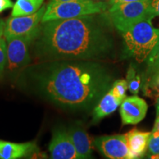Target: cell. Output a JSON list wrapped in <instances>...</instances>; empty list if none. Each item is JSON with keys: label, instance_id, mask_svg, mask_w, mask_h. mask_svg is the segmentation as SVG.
I'll return each instance as SVG.
<instances>
[{"label": "cell", "instance_id": "1", "mask_svg": "<svg viewBox=\"0 0 159 159\" xmlns=\"http://www.w3.org/2000/svg\"><path fill=\"white\" fill-rule=\"evenodd\" d=\"M35 90L47 100L69 110L95 107L112 86V77L95 61H45L33 67Z\"/></svg>", "mask_w": 159, "mask_h": 159}, {"label": "cell", "instance_id": "2", "mask_svg": "<svg viewBox=\"0 0 159 159\" xmlns=\"http://www.w3.org/2000/svg\"><path fill=\"white\" fill-rule=\"evenodd\" d=\"M104 13L41 23L31 45L36 58L98 61L110 56L114 39Z\"/></svg>", "mask_w": 159, "mask_h": 159}, {"label": "cell", "instance_id": "3", "mask_svg": "<svg viewBox=\"0 0 159 159\" xmlns=\"http://www.w3.org/2000/svg\"><path fill=\"white\" fill-rule=\"evenodd\" d=\"M146 19L122 32L125 52L138 63L146 61L159 41V28H155L151 20Z\"/></svg>", "mask_w": 159, "mask_h": 159}, {"label": "cell", "instance_id": "4", "mask_svg": "<svg viewBox=\"0 0 159 159\" xmlns=\"http://www.w3.org/2000/svg\"><path fill=\"white\" fill-rule=\"evenodd\" d=\"M111 6L108 2L94 0H75L47 5L41 23L52 20L67 19L85 15L105 13Z\"/></svg>", "mask_w": 159, "mask_h": 159}, {"label": "cell", "instance_id": "5", "mask_svg": "<svg viewBox=\"0 0 159 159\" xmlns=\"http://www.w3.org/2000/svg\"><path fill=\"white\" fill-rule=\"evenodd\" d=\"M151 1L133 2L111 5L108 17L111 23L120 33L128 30L139 21L153 19L155 16L150 7Z\"/></svg>", "mask_w": 159, "mask_h": 159}, {"label": "cell", "instance_id": "6", "mask_svg": "<svg viewBox=\"0 0 159 159\" xmlns=\"http://www.w3.org/2000/svg\"><path fill=\"white\" fill-rule=\"evenodd\" d=\"M39 30L33 34L17 36L6 40L7 42V68L10 70L22 68L30 62L31 57L30 52L31 45L36 37Z\"/></svg>", "mask_w": 159, "mask_h": 159}, {"label": "cell", "instance_id": "7", "mask_svg": "<svg viewBox=\"0 0 159 159\" xmlns=\"http://www.w3.org/2000/svg\"><path fill=\"white\" fill-rule=\"evenodd\" d=\"M46 9L47 5H43L33 14L9 18L6 21L4 30V36L6 40L36 33L39 29V23L41 22Z\"/></svg>", "mask_w": 159, "mask_h": 159}, {"label": "cell", "instance_id": "8", "mask_svg": "<svg viewBox=\"0 0 159 159\" xmlns=\"http://www.w3.org/2000/svg\"><path fill=\"white\" fill-rule=\"evenodd\" d=\"M94 145L103 156L111 159H133L125 134L97 137Z\"/></svg>", "mask_w": 159, "mask_h": 159}, {"label": "cell", "instance_id": "9", "mask_svg": "<svg viewBox=\"0 0 159 159\" xmlns=\"http://www.w3.org/2000/svg\"><path fill=\"white\" fill-rule=\"evenodd\" d=\"M50 158L53 159H77V154L68 130L63 128H56L49 146Z\"/></svg>", "mask_w": 159, "mask_h": 159}, {"label": "cell", "instance_id": "10", "mask_svg": "<svg viewBox=\"0 0 159 159\" xmlns=\"http://www.w3.org/2000/svg\"><path fill=\"white\" fill-rule=\"evenodd\" d=\"M146 101L138 96L126 97L121 104L119 113L123 125H136L142 121L148 112Z\"/></svg>", "mask_w": 159, "mask_h": 159}, {"label": "cell", "instance_id": "11", "mask_svg": "<svg viewBox=\"0 0 159 159\" xmlns=\"http://www.w3.org/2000/svg\"><path fill=\"white\" fill-rule=\"evenodd\" d=\"M39 150L35 142L14 143L0 140V159L27 158Z\"/></svg>", "mask_w": 159, "mask_h": 159}, {"label": "cell", "instance_id": "12", "mask_svg": "<svg viewBox=\"0 0 159 159\" xmlns=\"http://www.w3.org/2000/svg\"><path fill=\"white\" fill-rule=\"evenodd\" d=\"M68 133L76 148L79 158H91L94 141L91 140L85 129L80 125H74L69 129Z\"/></svg>", "mask_w": 159, "mask_h": 159}, {"label": "cell", "instance_id": "13", "mask_svg": "<svg viewBox=\"0 0 159 159\" xmlns=\"http://www.w3.org/2000/svg\"><path fill=\"white\" fill-rule=\"evenodd\" d=\"M151 136L150 132H143L134 128L125 134L128 148L134 158H142L146 153Z\"/></svg>", "mask_w": 159, "mask_h": 159}, {"label": "cell", "instance_id": "14", "mask_svg": "<svg viewBox=\"0 0 159 159\" xmlns=\"http://www.w3.org/2000/svg\"><path fill=\"white\" fill-rule=\"evenodd\" d=\"M122 99L118 98L113 93L112 89L101 98L99 102L96 105L93 111V119L94 122H97L105 116H109L116 110L117 108L122 104Z\"/></svg>", "mask_w": 159, "mask_h": 159}, {"label": "cell", "instance_id": "15", "mask_svg": "<svg viewBox=\"0 0 159 159\" xmlns=\"http://www.w3.org/2000/svg\"><path fill=\"white\" fill-rule=\"evenodd\" d=\"M43 2L44 0H16L13 7L11 16L33 14L42 7Z\"/></svg>", "mask_w": 159, "mask_h": 159}, {"label": "cell", "instance_id": "16", "mask_svg": "<svg viewBox=\"0 0 159 159\" xmlns=\"http://www.w3.org/2000/svg\"><path fill=\"white\" fill-rule=\"evenodd\" d=\"M147 68L144 87L147 86L151 80L159 72V41L146 59Z\"/></svg>", "mask_w": 159, "mask_h": 159}, {"label": "cell", "instance_id": "17", "mask_svg": "<svg viewBox=\"0 0 159 159\" xmlns=\"http://www.w3.org/2000/svg\"><path fill=\"white\" fill-rule=\"evenodd\" d=\"M126 80L128 82V89L133 94L136 95L139 93L141 85V77L137 75L136 70L133 66H130L127 73Z\"/></svg>", "mask_w": 159, "mask_h": 159}, {"label": "cell", "instance_id": "18", "mask_svg": "<svg viewBox=\"0 0 159 159\" xmlns=\"http://www.w3.org/2000/svg\"><path fill=\"white\" fill-rule=\"evenodd\" d=\"M128 89V82H127L126 80L124 79L117 80L113 83L112 87H111V89H112L113 93H114L115 96L122 99V100H124L127 97L126 91Z\"/></svg>", "mask_w": 159, "mask_h": 159}, {"label": "cell", "instance_id": "19", "mask_svg": "<svg viewBox=\"0 0 159 159\" xmlns=\"http://www.w3.org/2000/svg\"><path fill=\"white\" fill-rule=\"evenodd\" d=\"M7 45L5 40L0 38V75L2 73L7 62Z\"/></svg>", "mask_w": 159, "mask_h": 159}, {"label": "cell", "instance_id": "20", "mask_svg": "<svg viewBox=\"0 0 159 159\" xmlns=\"http://www.w3.org/2000/svg\"><path fill=\"white\" fill-rule=\"evenodd\" d=\"M148 150L150 155H159V136H153L152 133H151L150 140H149Z\"/></svg>", "mask_w": 159, "mask_h": 159}, {"label": "cell", "instance_id": "21", "mask_svg": "<svg viewBox=\"0 0 159 159\" xmlns=\"http://www.w3.org/2000/svg\"><path fill=\"white\" fill-rule=\"evenodd\" d=\"M14 4L12 0H0V13H2L6 10L11 8L13 7Z\"/></svg>", "mask_w": 159, "mask_h": 159}, {"label": "cell", "instance_id": "22", "mask_svg": "<svg viewBox=\"0 0 159 159\" xmlns=\"http://www.w3.org/2000/svg\"><path fill=\"white\" fill-rule=\"evenodd\" d=\"M150 7L155 16H159V0H151Z\"/></svg>", "mask_w": 159, "mask_h": 159}, {"label": "cell", "instance_id": "23", "mask_svg": "<svg viewBox=\"0 0 159 159\" xmlns=\"http://www.w3.org/2000/svg\"><path fill=\"white\" fill-rule=\"evenodd\" d=\"M141 1H151V0H111L109 5L110 6L116 5V4L125 3V2H141Z\"/></svg>", "mask_w": 159, "mask_h": 159}, {"label": "cell", "instance_id": "24", "mask_svg": "<svg viewBox=\"0 0 159 159\" xmlns=\"http://www.w3.org/2000/svg\"><path fill=\"white\" fill-rule=\"evenodd\" d=\"M71 1H75V0H50L49 3L48 4L49 5H55L57 3H61V2H71Z\"/></svg>", "mask_w": 159, "mask_h": 159}, {"label": "cell", "instance_id": "25", "mask_svg": "<svg viewBox=\"0 0 159 159\" xmlns=\"http://www.w3.org/2000/svg\"><path fill=\"white\" fill-rule=\"evenodd\" d=\"M5 27V23L4 22L3 20L0 19V38H2V36L4 35Z\"/></svg>", "mask_w": 159, "mask_h": 159}, {"label": "cell", "instance_id": "26", "mask_svg": "<svg viewBox=\"0 0 159 159\" xmlns=\"http://www.w3.org/2000/svg\"><path fill=\"white\" fill-rule=\"evenodd\" d=\"M152 131H159V117L157 116L156 122H155L154 128Z\"/></svg>", "mask_w": 159, "mask_h": 159}, {"label": "cell", "instance_id": "27", "mask_svg": "<svg viewBox=\"0 0 159 159\" xmlns=\"http://www.w3.org/2000/svg\"><path fill=\"white\" fill-rule=\"evenodd\" d=\"M156 114L157 116L159 115V92L156 98Z\"/></svg>", "mask_w": 159, "mask_h": 159}, {"label": "cell", "instance_id": "28", "mask_svg": "<svg viewBox=\"0 0 159 159\" xmlns=\"http://www.w3.org/2000/svg\"><path fill=\"white\" fill-rule=\"evenodd\" d=\"M150 158H158L159 159V155H150L149 156Z\"/></svg>", "mask_w": 159, "mask_h": 159}, {"label": "cell", "instance_id": "29", "mask_svg": "<svg viewBox=\"0 0 159 159\" xmlns=\"http://www.w3.org/2000/svg\"><path fill=\"white\" fill-rule=\"evenodd\" d=\"M94 1H97V2H110L111 0H94Z\"/></svg>", "mask_w": 159, "mask_h": 159}, {"label": "cell", "instance_id": "30", "mask_svg": "<svg viewBox=\"0 0 159 159\" xmlns=\"http://www.w3.org/2000/svg\"><path fill=\"white\" fill-rule=\"evenodd\" d=\"M158 116V117H159V115H158V116Z\"/></svg>", "mask_w": 159, "mask_h": 159}]
</instances>
